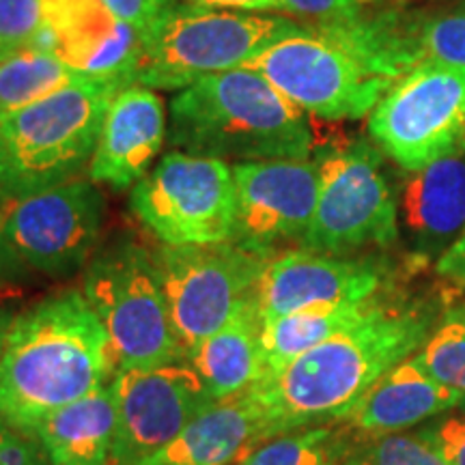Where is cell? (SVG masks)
<instances>
[{"instance_id":"cell-1","label":"cell","mask_w":465,"mask_h":465,"mask_svg":"<svg viewBox=\"0 0 465 465\" xmlns=\"http://www.w3.org/2000/svg\"><path fill=\"white\" fill-rule=\"evenodd\" d=\"M110 339L83 289H65L14 317L0 358V418L33 431L44 418L114 380Z\"/></svg>"},{"instance_id":"cell-38","label":"cell","mask_w":465,"mask_h":465,"mask_svg":"<svg viewBox=\"0 0 465 465\" xmlns=\"http://www.w3.org/2000/svg\"><path fill=\"white\" fill-rule=\"evenodd\" d=\"M15 427H11V424L7 420H3L0 418V457H3V449L5 444H7V440L11 438V433H14Z\"/></svg>"},{"instance_id":"cell-4","label":"cell","mask_w":465,"mask_h":465,"mask_svg":"<svg viewBox=\"0 0 465 465\" xmlns=\"http://www.w3.org/2000/svg\"><path fill=\"white\" fill-rule=\"evenodd\" d=\"M300 31L304 28L282 15L171 3L143 33L134 84L182 91L205 75L246 67Z\"/></svg>"},{"instance_id":"cell-7","label":"cell","mask_w":465,"mask_h":465,"mask_svg":"<svg viewBox=\"0 0 465 465\" xmlns=\"http://www.w3.org/2000/svg\"><path fill=\"white\" fill-rule=\"evenodd\" d=\"M132 212L162 246H209L232 240L235 182L226 160L166 153L132 188Z\"/></svg>"},{"instance_id":"cell-33","label":"cell","mask_w":465,"mask_h":465,"mask_svg":"<svg viewBox=\"0 0 465 465\" xmlns=\"http://www.w3.org/2000/svg\"><path fill=\"white\" fill-rule=\"evenodd\" d=\"M435 270L449 282L465 287V229L459 232V237L450 243V248L441 254Z\"/></svg>"},{"instance_id":"cell-13","label":"cell","mask_w":465,"mask_h":465,"mask_svg":"<svg viewBox=\"0 0 465 465\" xmlns=\"http://www.w3.org/2000/svg\"><path fill=\"white\" fill-rule=\"evenodd\" d=\"M116 424L110 465H138L164 449L213 401L185 362L116 371Z\"/></svg>"},{"instance_id":"cell-26","label":"cell","mask_w":465,"mask_h":465,"mask_svg":"<svg viewBox=\"0 0 465 465\" xmlns=\"http://www.w3.org/2000/svg\"><path fill=\"white\" fill-rule=\"evenodd\" d=\"M414 360L440 383L465 397V308L446 317Z\"/></svg>"},{"instance_id":"cell-16","label":"cell","mask_w":465,"mask_h":465,"mask_svg":"<svg viewBox=\"0 0 465 465\" xmlns=\"http://www.w3.org/2000/svg\"><path fill=\"white\" fill-rule=\"evenodd\" d=\"M48 44L75 74L106 80L121 89L134 84L143 33L113 15L104 0H44Z\"/></svg>"},{"instance_id":"cell-15","label":"cell","mask_w":465,"mask_h":465,"mask_svg":"<svg viewBox=\"0 0 465 465\" xmlns=\"http://www.w3.org/2000/svg\"><path fill=\"white\" fill-rule=\"evenodd\" d=\"M381 274L373 263L312 250H289L270 257L261 272L254 304L261 322L308 308L356 306L373 300Z\"/></svg>"},{"instance_id":"cell-14","label":"cell","mask_w":465,"mask_h":465,"mask_svg":"<svg viewBox=\"0 0 465 465\" xmlns=\"http://www.w3.org/2000/svg\"><path fill=\"white\" fill-rule=\"evenodd\" d=\"M232 243L272 257L278 242L302 240L317 205L319 166L312 160H246L232 164Z\"/></svg>"},{"instance_id":"cell-8","label":"cell","mask_w":465,"mask_h":465,"mask_svg":"<svg viewBox=\"0 0 465 465\" xmlns=\"http://www.w3.org/2000/svg\"><path fill=\"white\" fill-rule=\"evenodd\" d=\"M263 254L232 242L209 246H160L153 252L173 330L188 353L254 302Z\"/></svg>"},{"instance_id":"cell-12","label":"cell","mask_w":465,"mask_h":465,"mask_svg":"<svg viewBox=\"0 0 465 465\" xmlns=\"http://www.w3.org/2000/svg\"><path fill=\"white\" fill-rule=\"evenodd\" d=\"M104 216L102 190L91 179L75 177L14 199L0 209V224L22 263L61 278L83 270L93 257Z\"/></svg>"},{"instance_id":"cell-11","label":"cell","mask_w":465,"mask_h":465,"mask_svg":"<svg viewBox=\"0 0 465 465\" xmlns=\"http://www.w3.org/2000/svg\"><path fill=\"white\" fill-rule=\"evenodd\" d=\"M246 67L293 106L323 119H362L392 84L336 39L306 28L270 45Z\"/></svg>"},{"instance_id":"cell-27","label":"cell","mask_w":465,"mask_h":465,"mask_svg":"<svg viewBox=\"0 0 465 465\" xmlns=\"http://www.w3.org/2000/svg\"><path fill=\"white\" fill-rule=\"evenodd\" d=\"M416 63L465 69V7L444 11L414 26Z\"/></svg>"},{"instance_id":"cell-29","label":"cell","mask_w":465,"mask_h":465,"mask_svg":"<svg viewBox=\"0 0 465 465\" xmlns=\"http://www.w3.org/2000/svg\"><path fill=\"white\" fill-rule=\"evenodd\" d=\"M369 465H452L435 433H386L364 452Z\"/></svg>"},{"instance_id":"cell-5","label":"cell","mask_w":465,"mask_h":465,"mask_svg":"<svg viewBox=\"0 0 465 465\" xmlns=\"http://www.w3.org/2000/svg\"><path fill=\"white\" fill-rule=\"evenodd\" d=\"M119 91L106 80L80 78L0 119V158L14 199L72 182L89 168Z\"/></svg>"},{"instance_id":"cell-40","label":"cell","mask_w":465,"mask_h":465,"mask_svg":"<svg viewBox=\"0 0 465 465\" xmlns=\"http://www.w3.org/2000/svg\"><path fill=\"white\" fill-rule=\"evenodd\" d=\"M5 58H7V54H5V52L0 50V61H5Z\"/></svg>"},{"instance_id":"cell-19","label":"cell","mask_w":465,"mask_h":465,"mask_svg":"<svg viewBox=\"0 0 465 465\" xmlns=\"http://www.w3.org/2000/svg\"><path fill=\"white\" fill-rule=\"evenodd\" d=\"M465 397L429 375L414 358L388 369L342 418L366 435L399 433L424 418L461 405Z\"/></svg>"},{"instance_id":"cell-30","label":"cell","mask_w":465,"mask_h":465,"mask_svg":"<svg viewBox=\"0 0 465 465\" xmlns=\"http://www.w3.org/2000/svg\"><path fill=\"white\" fill-rule=\"evenodd\" d=\"M287 14L312 17L323 25H339L362 14L373 0H281Z\"/></svg>"},{"instance_id":"cell-6","label":"cell","mask_w":465,"mask_h":465,"mask_svg":"<svg viewBox=\"0 0 465 465\" xmlns=\"http://www.w3.org/2000/svg\"><path fill=\"white\" fill-rule=\"evenodd\" d=\"M83 293L106 330L119 371L183 362L153 254L136 242L104 248L86 267Z\"/></svg>"},{"instance_id":"cell-18","label":"cell","mask_w":465,"mask_h":465,"mask_svg":"<svg viewBox=\"0 0 465 465\" xmlns=\"http://www.w3.org/2000/svg\"><path fill=\"white\" fill-rule=\"evenodd\" d=\"M278 433L252 391L216 401L164 449L138 465H237Z\"/></svg>"},{"instance_id":"cell-20","label":"cell","mask_w":465,"mask_h":465,"mask_svg":"<svg viewBox=\"0 0 465 465\" xmlns=\"http://www.w3.org/2000/svg\"><path fill=\"white\" fill-rule=\"evenodd\" d=\"M188 362L213 401L237 397L257 386L267 375L257 304L250 302L240 308L218 332L201 341L188 353Z\"/></svg>"},{"instance_id":"cell-9","label":"cell","mask_w":465,"mask_h":465,"mask_svg":"<svg viewBox=\"0 0 465 465\" xmlns=\"http://www.w3.org/2000/svg\"><path fill=\"white\" fill-rule=\"evenodd\" d=\"M317 205L302 237L306 250L349 254L366 246H391L399 235L397 201L369 143L325 151L317 160Z\"/></svg>"},{"instance_id":"cell-37","label":"cell","mask_w":465,"mask_h":465,"mask_svg":"<svg viewBox=\"0 0 465 465\" xmlns=\"http://www.w3.org/2000/svg\"><path fill=\"white\" fill-rule=\"evenodd\" d=\"M15 315H11L7 308L0 306V358H3L5 351V341H7V332H9V325L14 322Z\"/></svg>"},{"instance_id":"cell-24","label":"cell","mask_w":465,"mask_h":465,"mask_svg":"<svg viewBox=\"0 0 465 465\" xmlns=\"http://www.w3.org/2000/svg\"><path fill=\"white\" fill-rule=\"evenodd\" d=\"M84 75L75 74L54 52L28 48L0 61V119L31 106Z\"/></svg>"},{"instance_id":"cell-3","label":"cell","mask_w":465,"mask_h":465,"mask_svg":"<svg viewBox=\"0 0 465 465\" xmlns=\"http://www.w3.org/2000/svg\"><path fill=\"white\" fill-rule=\"evenodd\" d=\"M168 143L183 153L237 162L308 160L312 132L293 106L250 67L212 74L168 106Z\"/></svg>"},{"instance_id":"cell-34","label":"cell","mask_w":465,"mask_h":465,"mask_svg":"<svg viewBox=\"0 0 465 465\" xmlns=\"http://www.w3.org/2000/svg\"><path fill=\"white\" fill-rule=\"evenodd\" d=\"M194 5H205V7L232 9V11H250V14H272V11H284L281 0H190Z\"/></svg>"},{"instance_id":"cell-2","label":"cell","mask_w":465,"mask_h":465,"mask_svg":"<svg viewBox=\"0 0 465 465\" xmlns=\"http://www.w3.org/2000/svg\"><path fill=\"white\" fill-rule=\"evenodd\" d=\"M427 319L373 306L369 315L250 388L278 433L342 420L380 377L427 342Z\"/></svg>"},{"instance_id":"cell-41","label":"cell","mask_w":465,"mask_h":465,"mask_svg":"<svg viewBox=\"0 0 465 465\" xmlns=\"http://www.w3.org/2000/svg\"><path fill=\"white\" fill-rule=\"evenodd\" d=\"M461 149H465V132H463V144H461Z\"/></svg>"},{"instance_id":"cell-31","label":"cell","mask_w":465,"mask_h":465,"mask_svg":"<svg viewBox=\"0 0 465 465\" xmlns=\"http://www.w3.org/2000/svg\"><path fill=\"white\" fill-rule=\"evenodd\" d=\"M173 0H104L113 15L144 33Z\"/></svg>"},{"instance_id":"cell-17","label":"cell","mask_w":465,"mask_h":465,"mask_svg":"<svg viewBox=\"0 0 465 465\" xmlns=\"http://www.w3.org/2000/svg\"><path fill=\"white\" fill-rule=\"evenodd\" d=\"M166 132L164 104L153 89L141 84L121 89L104 119L89 179L114 190L134 188L158 158Z\"/></svg>"},{"instance_id":"cell-21","label":"cell","mask_w":465,"mask_h":465,"mask_svg":"<svg viewBox=\"0 0 465 465\" xmlns=\"http://www.w3.org/2000/svg\"><path fill=\"white\" fill-rule=\"evenodd\" d=\"M116 424L113 381L44 418L33 433L52 465H110Z\"/></svg>"},{"instance_id":"cell-39","label":"cell","mask_w":465,"mask_h":465,"mask_svg":"<svg viewBox=\"0 0 465 465\" xmlns=\"http://www.w3.org/2000/svg\"><path fill=\"white\" fill-rule=\"evenodd\" d=\"M342 465H369V463H366L364 455H349V459Z\"/></svg>"},{"instance_id":"cell-35","label":"cell","mask_w":465,"mask_h":465,"mask_svg":"<svg viewBox=\"0 0 465 465\" xmlns=\"http://www.w3.org/2000/svg\"><path fill=\"white\" fill-rule=\"evenodd\" d=\"M25 270L26 265L22 263L20 257L14 252V248H11L7 237H5L3 224H0V287H3V284L14 282L15 278L25 274Z\"/></svg>"},{"instance_id":"cell-10","label":"cell","mask_w":465,"mask_h":465,"mask_svg":"<svg viewBox=\"0 0 465 465\" xmlns=\"http://www.w3.org/2000/svg\"><path fill=\"white\" fill-rule=\"evenodd\" d=\"M373 141L405 171L416 173L461 151L465 69L420 63L394 80L369 116Z\"/></svg>"},{"instance_id":"cell-36","label":"cell","mask_w":465,"mask_h":465,"mask_svg":"<svg viewBox=\"0 0 465 465\" xmlns=\"http://www.w3.org/2000/svg\"><path fill=\"white\" fill-rule=\"evenodd\" d=\"M11 201H14V190H11L7 168H5L3 158H0V209H3L5 205H9Z\"/></svg>"},{"instance_id":"cell-22","label":"cell","mask_w":465,"mask_h":465,"mask_svg":"<svg viewBox=\"0 0 465 465\" xmlns=\"http://www.w3.org/2000/svg\"><path fill=\"white\" fill-rule=\"evenodd\" d=\"M405 224L422 240H446L465 229V153L444 155L411 173L403 192Z\"/></svg>"},{"instance_id":"cell-25","label":"cell","mask_w":465,"mask_h":465,"mask_svg":"<svg viewBox=\"0 0 465 465\" xmlns=\"http://www.w3.org/2000/svg\"><path fill=\"white\" fill-rule=\"evenodd\" d=\"M347 459L342 433L328 424H317L274 435L237 465H342Z\"/></svg>"},{"instance_id":"cell-28","label":"cell","mask_w":465,"mask_h":465,"mask_svg":"<svg viewBox=\"0 0 465 465\" xmlns=\"http://www.w3.org/2000/svg\"><path fill=\"white\" fill-rule=\"evenodd\" d=\"M44 0H0V50L11 56L28 48H45Z\"/></svg>"},{"instance_id":"cell-32","label":"cell","mask_w":465,"mask_h":465,"mask_svg":"<svg viewBox=\"0 0 465 465\" xmlns=\"http://www.w3.org/2000/svg\"><path fill=\"white\" fill-rule=\"evenodd\" d=\"M438 438L441 450L450 459L452 465H465V416L449 418L440 424L438 431H433Z\"/></svg>"},{"instance_id":"cell-23","label":"cell","mask_w":465,"mask_h":465,"mask_svg":"<svg viewBox=\"0 0 465 465\" xmlns=\"http://www.w3.org/2000/svg\"><path fill=\"white\" fill-rule=\"evenodd\" d=\"M375 302H364L356 306L334 308H308V311L291 312L270 322H261V347H263L267 373L287 366L308 349L322 345L342 330L351 328L360 319L369 315Z\"/></svg>"}]
</instances>
